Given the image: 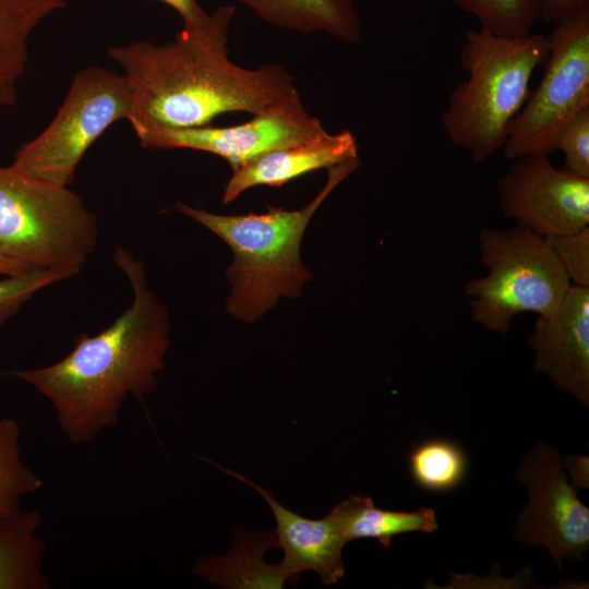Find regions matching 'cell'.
Segmentation results:
<instances>
[{
    "instance_id": "11",
    "label": "cell",
    "mask_w": 589,
    "mask_h": 589,
    "mask_svg": "<svg viewBox=\"0 0 589 589\" xmlns=\"http://www.w3.org/2000/svg\"><path fill=\"white\" fill-rule=\"evenodd\" d=\"M495 188L504 217L543 238L589 226V178L555 167L549 155L513 159Z\"/></svg>"
},
{
    "instance_id": "27",
    "label": "cell",
    "mask_w": 589,
    "mask_h": 589,
    "mask_svg": "<svg viewBox=\"0 0 589 589\" xmlns=\"http://www.w3.org/2000/svg\"><path fill=\"white\" fill-rule=\"evenodd\" d=\"M28 268H33V267H28L22 263L0 256V276L4 277V276H10V275H15Z\"/></svg>"
},
{
    "instance_id": "3",
    "label": "cell",
    "mask_w": 589,
    "mask_h": 589,
    "mask_svg": "<svg viewBox=\"0 0 589 589\" xmlns=\"http://www.w3.org/2000/svg\"><path fill=\"white\" fill-rule=\"evenodd\" d=\"M360 165V159L328 169L325 185L300 209L269 206L265 213L220 215L178 202L181 214L200 223L233 253L226 271L231 283L227 311L235 317L253 322L280 297H297L312 278L300 259V244L314 213L332 191Z\"/></svg>"
},
{
    "instance_id": "21",
    "label": "cell",
    "mask_w": 589,
    "mask_h": 589,
    "mask_svg": "<svg viewBox=\"0 0 589 589\" xmlns=\"http://www.w3.org/2000/svg\"><path fill=\"white\" fill-rule=\"evenodd\" d=\"M460 10L473 15L480 28L506 37L531 33L540 21L541 0H450Z\"/></svg>"
},
{
    "instance_id": "4",
    "label": "cell",
    "mask_w": 589,
    "mask_h": 589,
    "mask_svg": "<svg viewBox=\"0 0 589 589\" xmlns=\"http://www.w3.org/2000/svg\"><path fill=\"white\" fill-rule=\"evenodd\" d=\"M548 50L543 34L506 37L483 28L466 32L459 60L467 77L452 91L441 124L449 142L468 152L473 163H484L503 148Z\"/></svg>"
},
{
    "instance_id": "13",
    "label": "cell",
    "mask_w": 589,
    "mask_h": 589,
    "mask_svg": "<svg viewBox=\"0 0 589 589\" xmlns=\"http://www.w3.org/2000/svg\"><path fill=\"white\" fill-rule=\"evenodd\" d=\"M218 467L253 488L268 503L276 521V545L285 554L278 566L288 582H293L304 570L315 572L324 585L335 584L344 577L341 553L347 542L329 513L321 519L305 518L281 505L269 491L248 478Z\"/></svg>"
},
{
    "instance_id": "10",
    "label": "cell",
    "mask_w": 589,
    "mask_h": 589,
    "mask_svg": "<svg viewBox=\"0 0 589 589\" xmlns=\"http://www.w3.org/2000/svg\"><path fill=\"white\" fill-rule=\"evenodd\" d=\"M327 132L293 87L267 109L230 127L155 129L137 135L143 147L190 148L226 159L235 168L273 149L305 143Z\"/></svg>"
},
{
    "instance_id": "24",
    "label": "cell",
    "mask_w": 589,
    "mask_h": 589,
    "mask_svg": "<svg viewBox=\"0 0 589 589\" xmlns=\"http://www.w3.org/2000/svg\"><path fill=\"white\" fill-rule=\"evenodd\" d=\"M544 239L555 252L572 285L589 287V226L573 233Z\"/></svg>"
},
{
    "instance_id": "2",
    "label": "cell",
    "mask_w": 589,
    "mask_h": 589,
    "mask_svg": "<svg viewBox=\"0 0 589 589\" xmlns=\"http://www.w3.org/2000/svg\"><path fill=\"white\" fill-rule=\"evenodd\" d=\"M112 259L130 283V306L100 333L81 334L58 362L10 372L50 401L75 444L115 425L129 396L144 402L154 393L169 347L167 311L149 289L142 261L123 247Z\"/></svg>"
},
{
    "instance_id": "6",
    "label": "cell",
    "mask_w": 589,
    "mask_h": 589,
    "mask_svg": "<svg viewBox=\"0 0 589 589\" xmlns=\"http://www.w3.org/2000/svg\"><path fill=\"white\" fill-rule=\"evenodd\" d=\"M97 238L96 217L75 192L0 167V256L81 269Z\"/></svg>"
},
{
    "instance_id": "7",
    "label": "cell",
    "mask_w": 589,
    "mask_h": 589,
    "mask_svg": "<svg viewBox=\"0 0 589 589\" xmlns=\"http://www.w3.org/2000/svg\"><path fill=\"white\" fill-rule=\"evenodd\" d=\"M132 91L123 74L87 67L74 77L49 125L23 144L10 165L47 183L69 187L92 144L116 121L129 119Z\"/></svg>"
},
{
    "instance_id": "1",
    "label": "cell",
    "mask_w": 589,
    "mask_h": 589,
    "mask_svg": "<svg viewBox=\"0 0 589 589\" xmlns=\"http://www.w3.org/2000/svg\"><path fill=\"white\" fill-rule=\"evenodd\" d=\"M235 13V5L219 7L205 23L182 27L164 45L134 41L107 49L131 87L128 120L136 135L209 125L226 112L257 115L294 87L278 64L251 70L230 60L228 35Z\"/></svg>"
},
{
    "instance_id": "26",
    "label": "cell",
    "mask_w": 589,
    "mask_h": 589,
    "mask_svg": "<svg viewBox=\"0 0 589 589\" xmlns=\"http://www.w3.org/2000/svg\"><path fill=\"white\" fill-rule=\"evenodd\" d=\"M171 7L182 19L183 27L199 26L205 23L207 14L196 0H159Z\"/></svg>"
},
{
    "instance_id": "22",
    "label": "cell",
    "mask_w": 589,
    "mask_h": 589,
    "mask_svg": "<svg viewBox=\"0 0 589 589\" xmlns=\"http://www.w3.org/2000/svg\"><path fill=\"white\" fill-rule=\"evenodd\" d=\"M75 267H33L0 279V326L41 289L80 273Z\"/></svg>"
},
{
    "instance_id": "14",
    "label": "cell",
    "mask_w": 589,
    "mask_h": 589,
    "mask_svg": "<svg viewBox=\"0 0 589 589\" xmlns=\"http://www.w3.org/2000/svg\"><path fill=\"white\" fill-rule=\"evenodd\" d=\"M359 159L353 133L345 129L336 134L326 133L315 140L269 151L235 168L228 179L223 203L236 200L256 185L283 184L321 168H332Z\"/></svg>"
},
{
    "instance_id": "8",
    "label": "cell",
    "mask_w": 589,
    "mask_h": 589,
    "mask_svg": "<svg viewBox=\"0 0 589 589\" xmlns=\"http://www.w3.org/2000/svg\"><path fill=\"white\" fill-rule=\"evenodd\" d=\"M537 88L508 127L505 158L550 155L562 128L589 107V8L553 26Z\"/></svg>"
},
{
    "instance_id": "19",
    "label": "cell",
    "mask_w": 589,
    "mask_h": 589,
    "mask_svg": "<svg viewBox=\"0 0 589 589\" xmlns=\"http://www.w3.org/2000/svg\"><path fill=\"white\" fill-rule=\"evenodd\" d=\"M409 472L421 489L443 493L461 484L467 473V459L455 443L428 440L412 448L409 455Z\"/></svg>"
},
{
    "instance_id": "16",
    "label": "cell",
    "mask_w": 589,
    "mask_h": 589,
    "mask_svg": "<svg viewBox=\"0 0 589 589\" xmlns=\"http://www.w3.org/2000/svg\"><path fill=\"white\" fill-rule=\"evenodd\" d=\"M40 525L36 510L0 518V589L49 587L43 567L46 545L38 534Z\"/></svg>"
},
{
    "instance_id": "20",
    "label": "cell",
    "mask_w": 589,
    "mask_h": 589,
    "mask_svg": "<svg viewBox=\"0 0 589 589\" xmlns=\"http://www.w3.org/2000/svg\"><path fill=\"white\" fill-rule=\"evenodd\" d=\"M40 478L21 459L20 428L15 420H0V518L21 512V501L38 491Z\"/></svg>"
},
{
    "instance_id": "23",
    "label": "cell",
    "mask_w": 589,
    "mask_h": 589,
    "mask_svg": "<svg viewBox=\"0 0 589 589\" xmlns=\"http://www.w3.org/2000/svg\"><path fill=\"white\" fill-rule=\"evenodd\" d=\"M554 149L563 153V168L589 178V107L579 111L562 128Z\"/></svg>"
},
{
    "instance_id": "5",
    "label": "cell",
    "mask_w": 589,
    "mask_h": 589,
    "mask_svg": "<svg viewBox=\"0 0 589 589\" xmlns=\"http://www.w3.org/2000/svg\"><path fill=\"white\" fill-rule=\"evenodd\" d=\"M478 244L488 274L465 285L476 323L507 334L520 313L550 316L556 311L572 283L542 236L518 224L486 227L479 232Z\"/></svg>"
},
{
    "instance_id": "12",
    "label": "cell",
    "mask_w": 589,
    "mask_h": 589,
    "mask_svg": "<svg viewBox=\"0 0 589 589\" xmlns=\"http://www.w3.org/2000/svg\"><path fill=\"white\" fill-rule=\"evenodd\" d=\"M529 345L533 369L589 405V287L572 285L550 316H538Z\"/></svg>"
},
{
    "instance_id": "18",
    "label": "cell",
    "mask_w": 589,
    "mask_h": 589,
    "mask_svg": "<svg viewBox=\"0 0 589 589\" xmlns=\"http://www.w3.org/2000/svg\"><path fill=\"white\" fill-rule=\"evenodd\" d=\"M67 0H0V107L16 100L25 70L27 41L34 28Z\"/></svg>"
},
{
    "instance_id": "25",
    "label": "cell",
    "mask_w": 589,
    "mask_h": 589,
    "mask_svg": "<svg viewBox=\"0 0 589 589\" xmlns=\"http://www.w3.org/2000/svg\"><path fill=\"white\" fill-rule=\"evenodd\" d=\"M589 8V0H541L540 20L555 26Z\"/></svg>"
},
{
    "instance_id": "17",
    "label": "cell",
    "mask_w": 589,
    "mask_h": 589,
    "mask_svg": "<svg viewBox=\"0 0 589 589\" xmlns=\"http://www.w3.org/2000/svg\"><path fill=\"white\" fill-rule=\"evenodd\" d=\"M346 542L361 538L376 539L385 549L394 537L408 532L432 533L438 528L433 508L413 512L377 508L370 496L351 495L329 512Z\"/></svg>"
},
{
    "instance_id": "9",
    "label": "cell",
    "mask_w": 589,
    "mask_h": 589,
    "mask_svg": "<svg viewBox=\"0 0 589 589\" xmlns=\"http://www.w3.org/2000/svg\"><path fill=\"white\" fill-rule=\"evenodd\" d=\"M529 493L517 517V543L543 545L560 572L564 558L584 561L589 549V509L569 484L558 452L538 443L522 458L516 473Z\"/></svg>"
},
{
    "instance_id": "15",
    "label": "cell",
    "mask_w": 589,
    "mask_h": 589,
    "mask_svg": "<svg viewBox=\"0 0 589 589\" xmlns=\"http://www.w3.org/2000/svg\"><path fill=\"white\" fill-rule=\"evenodd\" d=\"M263 21L300 34L325 32L346 43L360 39V20L352 0H233Z\"/></svg>"
}]
</instances>
